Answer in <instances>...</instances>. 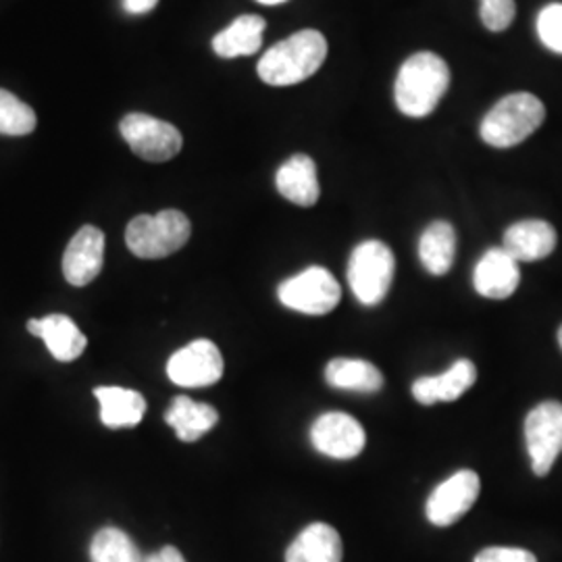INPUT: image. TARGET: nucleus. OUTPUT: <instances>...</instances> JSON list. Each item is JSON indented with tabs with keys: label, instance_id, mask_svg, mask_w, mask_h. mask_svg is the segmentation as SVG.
I'll use <instances>...</instances> for the list:
<instances>
[{
	"label": "nucleus",
	"instance_id": "obj_10",
	"mask_svg": "<svg viewBox=\"0 0 562 562\" xmlns=\"http://www.w3.org/2000/svg\"><path fill=\"white\" fill-rule=\"evenodd\" d=\"M167 378L181 387H209L223 378V357L211 340H194L171 355Z\"/></svg>",
	"mask_w": 562,
	"mask_h": 562
},
{
	"label": "nucleus",
	"instance_id": "obj_26",
	"mask_svg": "<svg viewBox=\"0 0 562 562\" xmlns=\"http://www.w3.org/2000/svg\"><path fill=\"white\" fill-rule=\"evenodd\" d=\"M538 36L546 48L562 55V4L543 7L538 15Z\"/></svg>",
	"mask_w": 562,
	"mask_h": 562
},
{
	"label": "nucleus",
	"instance_id": "obj_24",
	"mask_svg": "<svg viewBox=\"0 0 562 562\" xmlns=\"http://www.w3.org/2000/svg\"><path fill=\"white\" fill-rule=\"evenodd\" d=\"M92 562H144L138 546L117 527H104L90 543Z\"/></svg>",
	"mask_w": 562,
	"mask_h": 562
},
{
	"label": "nucleus",
	"instance_id": "obj_18",
	"mask_svg": "<svg viewBox=\"0 0 562 562\" xmlns=\"http://www.w3.org/2000/svg\"><path fill=\"white\" fill-rule=\"evenodd\" d=\"M340 533L327 522H311L285 550V562H341Z\"/></svg>",
	"mask_w": 562,
	"mask_h": 562
},
{
	"label": "nucleus",
	"instance_id": "obj_31",
	"mask_svg": "<svg viewBox=\"0 0 562 562\" xmlns=\"http://www.w3.org/2000/svg\"><path fill=\"white\" fill-rule=\"evenodd\" d=\"M257 2H261V4H281L285 0H257Z\"/></svg>",
	"mask_w": 562,
	"mask_h": 562
},
{
	"label": "nucleus",
	"instance_id": "obj_29",
	"mask_svg": "<svg viewBox=\"0 0 562 562\" xmlns=\"http://www.w3.org/2000/svg\"><path fill=\"white\" fill-rule=\"evenodd\" d=\"M159 0H121L125 13L130 15H144V13H150L155 7H157Z\"/></svg>",
	"mask_w": 562,
	"mask_h": 562
},
{
	"label": "nucleus",
	"instance_id": "obj_7",
	"mask_svg": "<svg viewBox=\"0 0 562 562\" xmlns=\"http://www.w3.org/2000/svg\"><path fill=\"white\" fill-rule=\"evenodd\" d=\"M120 132L127 146L144 161H169L183 146V138L176 125L146 113L125 115L121 120Z\"/></svg>",
	"mask_w": 562,
	"mask_h": 562
},
{
	"label": "nucleus",
	"instance_id": "obj_5",
	"mask_svg": "<svg viewBox=\"0 0 562 562\" xmlns=\"http://www.w3.org/2000/svg\"><path fill=\"white\" fill-rule=\"evenodd\" d=\"M396 259L387 244L380 240L361 241L348 262V283L357 301L375 306L387 296L394 281Z\"/></svg>",
	"mask_w": 562,
	"mask_h": 562
},
{
	"label": "nucleus",
	"instance_id": "obj_2",
	"mask_svg": "<svg viewBox=\"0 0 562 562\" xmlns=\"http://www.w3.org/2000/svg\"><path fill=\"white\" fill-rule=\"evenodd\" d=\"M327 57V41L317 30H301L273 44L259 60V78L267 86H294L322 69Z\"/></svg>",
	"mask_w": 562,
	"mask_h": 562
},
{
	"label": "nucleus",
	"instance_id": "obj_28",
	"mask_svg": "<svg viewBox=\"0 0 562 562\" xmlns=\"http://www.w3.org/2000/svg\"><path fill=\"white\" fill-rule=\"evenodd\" d=\"M473 562H538V559L529 550H522V548L494 546V548L482 550Z\"/></svg>",
	"mask_w": 562,
	"mask_h": 562
},
{
	"label": "nucleus",
	"instance_id": "obj_14",
	"mask_svg": "<svg viewBox=\"0 0 562 562\" xmlns=\"http://www.w3.org/2000/svg\"><path fill=\"white\" fill-rule=\"evenodd\" d=\"M503 248L517 262L542 261L557 248V229L542 220H525L504 232Z\"/></svg>",
	"mask_w": 562,
	"mask_h": 562
},
{
	"label": "nucleus",
	"instance_id": "obj_22",
	"mask_svg": "<svg viewBox=\"0 0 562 562\" xmlns=\"http://www.w3.org/2000/svg\"><path fill=\"white\" fill-rule=\"evenodd\" d=\"M325 382L338 390L375 394L383 387L382 371L362 359H334L325 367Z\"/></svg>",
	"mask_w": 562,
	"mask_h": 562
},
{
	"label": "nucleus",
	"instance_id": "obj_9",
	"mask_svg": "<svg viewBox=\"0 0 562 562\" xmlns=\"http://www.w3.org/2000/svg\"><path fill=\"white\" fill-rule=\"evenodd\" d=\"M482 482L471 469L457 471L446 482L440 483L425 504L427 521L436 527H450L473 508L480 498Z\"/></svg>",
	"mask_w": 562,
	"mask_h": 562
},
{
	"label": "nucleus",
	"instance_id": "obj_1",
	"mask_svg": "<svg viewBox=\"0 0 562 562\" xmlns=\"http://www.w3.org/2000/svg\"><path fill=\"white\" fill-rule=\"evenodd\" d=\"M450 86V69L446 60L422 50L402 63L398 78L394 83V99L402 115L427 117L436 111Z\"/></svg>",
	"mask_w": 562,
	"mask_h": 562
},
{
	"label": "nucleus",
	"instance_id": "obj_6",
	"mask_svg": "<svg viewBox=\"0 0 562 562\" xmlns=\"http://www.w3.org/2000/svg\"><path fill=\"white\" fill-rule=\"evenodd\" d=\"M278 296L283 306L296 313L322 317L340 304L341 290L325 267H308L299 276L281 281Z\"/></svg>",
	"mask_w": 562,
	"mask_h": 562
},
{
	"label": "nucleus",
	"instance_id": "obj_4",
	"mask_svg": "<svg viewBox=\"0 0 562 562\" xmlns=\"http://www.w3.org/2000/svg\"><path fill=\"white\" fill-rule=\"evenodd\" d=\"M192 234L190 220L176 209L138 215L125 229L127 248L140 259H165L183 248Z\"/></svg>",
	"mask_w": 562,
	"mask_h": 562
},
{
	"label": "nucleus",
	"instance_id": "obj_15",
	"mask_svg": "<svg viewBox=\"0 0 562 562\" xmlns=\"http://www.w3.org/2000/svg\"><path fill=\"white\" fill-rule=\"evenodd\" d=\"M27 331L41 338L48 352L60 362H71L80 359L86 350V336L80 327L67 315H48L42 319H30Z\"/></svg>",
	"mask_w": 562,
	"mask_h": 562
},
{
	"label": "nucleus",
	"instance_id": "obj_20",
	"mask_svg": "<svg viewBox=\"0 0 562 562\" xmlns=\"http://www.w3.org/2000/svg\"><path fill=\"white\" fill-rule=\"evenodd\" d=\"M94 396L101 402V422L111 429L136 427L144 419L146 401L136 390L102 385L94 390Z\"/></svg>",
	"mask_w": 562,
	"mask_h": 562
},
{
	"label": "nucleus",
	"instance_id": "obj_25",
	"mask_svg": "<svg viewBox=\"0 0 562 562\" xmlns=\"http://www.w3.org/2000/svg\"><path fill=\"white\" fill-rule=\"evenodd\" d=\"M36 130V113L15 94L0 90V134L27 136Z\"/></svg>",
	"mask_w": 562,
	"mask_h": 562
},
{
	"label": "nucleus",
	"instance_id": "obj_12",
	"mask_svg": "<svg viewBox=\"0 0 562 562\" xmlns=\"http://www.w3.org/2000/svg\"><path fill=\"white\" fill-rule=\"evenodd\" d=\"M104 259V234L94 225H83L71 238L63 255V276L71 285L81 288L97 280Z\"/></svg>",
	"mask_w": 562,
	"mask_h": 562
},
{
	"label": "nucleus",
	"instance_id": "obj_30",
	"mask_svg": "<svg viewBox=\"0 0 562 562\" xmlns=\"http://www.w3.org/2000/svg\"><path fill=\"white\" fill-rule=\"evenodd\" d=\"M144 562H186V559L181 557V552L178 548L165 546L159 552H155V554H150L148 559H144Z\"/></svg>",
	"mask_w": 562,
	"mask_h": 562
},
{
	"label": "nucleus",
	"instance_id": "obj_32",
	"mask_svg": "<svg viewBox=\"0 0 562 562\" xmlns=\"http://www.w3.org/2000/svg\"><path fill=\"white\" fill-rule=\"evenodd\" d=\"M559 344H561V348H562V327H561V329H559Z\"/></svg>",
	"mask_w": 562,
	"mask_h": 562
},
{
	"label": "nucleus",
	"instance_id": "obj_21",
	"mask_svg": "<svg viewBox=\"0 0 562 562\" xmlns=\"http://www.w3.org/2000/svg\"><path fill=\"white\" fill-rule=\"evenodd\" d=\"M267 21L259 15H241L213 38V50L222 59H236L259 53Z\"/></svg>",
	"mask_w": 562,
	"mask_h": 562
},
{
	"label": "nucleus",
	"instance_id": "obj_17",
	"mask_svg": "<svg viewBox=\"0 0 562 562\" xmlns=\"http://www.w3.org/2000/svg\"><path fill=\"white\" fill-rule=\"evenodd\" d=\"M278 192L285 201L299 206H313L322 196L317 165L308 155H294L281 165L276 176Z\"/></svg>",
	"mask_w": 562,
	"mask_h": 562
},
{
	"label": "nucleus",
	"instance_id": "obj_8",
	"mask_svg": "<svg viewBox=\"0 0 562 562\" xmlns=\"http://www.w3.org/2000/svg\"><path fill=\"white\" fill-rule=\"evenodd\" d=\"M525 442L533 473L538 477H546L562 452L561 402H542L527 415Z\"/></svg>",
	"mask_w": 562,
	"mask_h": 562
},
{
	"label": "nucleus",
	"instance_id": "obj_23",
	"mask_svg": "<svg viewBox=\"0 0 562 562\" xmlns=\"http://www.w3.org/2000/svg\"><path fill=\"white\" fill-rule=\"evenodd\" d=\"M457 255V232L448 222L427 225L419 240V259L431 276H446Z\"/></svg>",
	"mask_w": 562,
	"mask_h": 562
},
{
	"label": "nucleus",
	"instance_id": "obj_3",
	"mask_svg": "<svg viewBox=\"0 0 562 562\" xmlns=\"http://www.w3.org/2000/svg\"><path fill=\"white\" fill-rule=\"evenodd\" d=\"M546 120L543 102L529 94L517 92L496 102L483 117L482 140L494 148H513L527 140Z\"/></svg>",
	"mask_w": 562,
	"mask_h": 562
},
{
	"label": "nucleus",
	"instance_id": "obj_16",
	"mask_svg": "<svg viewBox=\"0 0 562 562\" xmlns=\"http://www.w3.org/2000/svg\"><path fill=\"white\" fill-rule=\"evenodd\" d=\"M475 380H477V369L473 361L461 359L448 371H443L442 375L419 378L413 383V396L425 406H431L436 402L459 401L464 392L473 387Z\"/></svg>",
	"mask_w": 562,
	"mask_h": 562
},
{
	"label": "nucleus",
	"instance_id": "obj_11",
	"mask_svg": "<svg viewBox=\"0 0 562 562\" xmlns=\"http://www.w3.org/2000/svg\"><path fill=\"white\" fill-rule=\"evenodd\" d=\"M311 442L329 459H357L367 443L361 423L346 413H325L311 427Z\"/></svg>",
	"mask_w": 562,
	"mask_h": 562
},
{
	"label": "nucleus",
	"instance_id": "obj_13",
	"mask_svg": "<svg viewBox=\"0 0 562 562\" xmlns=\"http://www.w3.org/2000/svg\"><path fill=\"white\" fill-rule=\"evenodd\" d=\"M521 281L519 262L504 248H490L473 271V285L477 294L490 301L510 299Z\"/></svg>",
	"mask_w": 562,
	"mask_h": 562
},
{
	"label": "nucleus",
	"instance_id": "obj_19",
	"mask_svg": "<svg viewBox=\"0 0 562 562\" xmlns=\"http://www.w3.org/2000/svg\"><path fill=\"white\" fill-rule=\"evenodd\" d=\"M165 422L173 427L181 442H196L204 434H209L217 423L220 413L211 404L194 402L188 396H178L165 413Z\"/></svg>",
	"mask_w": 562,
	"mask_h": 562
},
{
	"label": "nucleus",
	"instance_id": "obj_27",
	"mask_svg": "<svg viewBox=\"0 0 562 562\" xmlns=\"http://www.w3.org/2000/svg\"><path fill=\"white\" fill-rule=\"evenodd\" d=\"M482 23L490 32H504L517 15L515 0H482Z\"/></svg>",
	"mask_w": 562,
	"mask_h": 562
}]
</instances>
